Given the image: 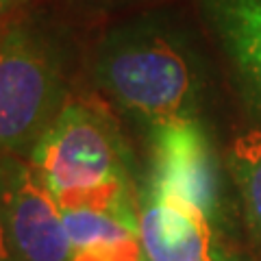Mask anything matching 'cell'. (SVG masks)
<instances>
[{
  "mask_svg": "<svg viewBox=\"0 0 261 261\" xmlns=\"http://www.w3.org/2000/svg\"><path fill=\"white\" fill-rule=\"evenodd\" d=\"M0 261H18V255H15L9 228H7L3 216H0Z\"/></svg>",
  "mask_w": 261,
  "mask_h": 261,
  "instance_id": "obj_10",
  "label": "cell"
},
{
  "mask_svg": "<svg viewBox=\"0 0 261 261\" xmlns=\"http://www.w3.org/2000/svg\"><path fill=\"white\" fill-rule=\"evenodd\" d=\"M226 166L240 194L246 226L261 250V128H246L233 137Z\"/></svg>",
  "mask_w": 261,
  "mask_h": 261,
  "instance_id": "obj_9",
  "label": "cell"
},
{
  "mask_svg": "<svg viewBox=\"0 0 261 261\" xmlns=\"http://www.w3.org/2000/svg\"><path fill=\"white\" fill-rule=\"evenodd\" d=\"M0 216L18 261H70L63 211L31 161L18 154H0Z\"/></svg>",
  "mask_w": 261,
  "mask_h": 261,
  "instance_id": "obj_4",
  "label": "cell"
},
{
  "mask_svg": "<svg viewBox=\"0 0 261 261\" xmlns=\"http://www.w3.org/2000/svg\"><path fill=\"white\" fill-rule=\"evenodd\" d=\"M150 170L146 190L176 194L194 202L209 220L222 211L220 163L200 120L148 130Z\"/></svg>",
  "mask_w": 261,
  "mask_h": 261,
  "instance_id": "obj_5",
  "label": "cell"
},
{
  "mask_svg": "<svg viewBox=\"0 0 261 261\" xmlns=\"http://www.w3.org/2000/svg\"><path fill=\"white\" fill-rule=\"evenodd\" d=\"M29 159L61 209H102L140 224L128 150L96 98L70 94Z\"/></svg>",
  "mask_w": 261,
  "mask_h": 261,
  "instance_id": "obj_2",
  "label": "cell"
},
{
  "mask_svg": "<svg viewBox=\"0 0 261 261\" xmlns=\"http://www.w3.org/2000/svg\"><path fill=\"white\" fill-rule=\"evenodd\" d=\"M68 98L59 48L27 22L0 24V154L31 157Z\"/></svg>",
  "mask_w": 261,
  "mask_h": 261,
  "instance_id": "obj_3",
  "label": "cell"
},
{
  "mask_svg": "<svg viewBox=\"0 0 261 261\" xmlns=\"http://www.w3.org/2000/svg\"><path fill=\"white\" fill-rule=\"evenodd\" d=\"M70 261H148L140 224L102 209H61Z\"/></svg>",
  "mask_w": 261,
  "mask_h": 261,
  "instance_id": "obj_8",
  "label": "cell"
},
{
  "mask_svg": "<svg viewBox=\"0 0 261 261\" xmlns=\"http://www.w3.org/2000/svg\"><path fill=\"white\" fill-rule=\"evenodd\" d=\"M246 105L261 118V0H202Z\"/></svg>",
  "mask_w": 261,
  "mask_h": 261,
  "instance_id": "obj_7",
  "label": "cell"
},
{
  "mask_svg": "<svg viewBox=\"0 0 261 261\" xmlns=\"http://www.w3.org/2000/svg\"><path fill=\"white\" fill-rule=\"evenodd\" d=\"M92 76L124 116L148 130L198 120L209 83L190 33L163 15H142L105 33Z\"/></svg>",
  "mask_w": 261,
  "mask_h": 261,
  "instance_id": "obj_1",
  "label": "cell"
},
{
  "mask_svg": "<svg viewBox=\"0 0 261 261\" xmlns=\"http://www.w3.org/2000/svg\"><path fill=\"white\" fill-rule=\"evenodd\" d=\"M137 218L148 261H214L211 220L183 196L144 187Z\"/></svg>",
  "mask_w": 261,
  "mask_h": 261,
  "instance_id": "obj_6",
  "label": "cell"
},
{
  "mask_svg": "<svg viewBox=\"0 0 261 261\" xmlns=\"http://www.w3.org/2000/svg\"><path fill=\"white\" fill-rule=\"evenodd\" d=\"M15 5H18V0H0V24L7 20V15L13 11Z\"/></svg>",
  "mask_w": 261,
  "mask_h": 261,
  "instance_id": "obj_11",
  "label": "cell"
}]
</instances>
